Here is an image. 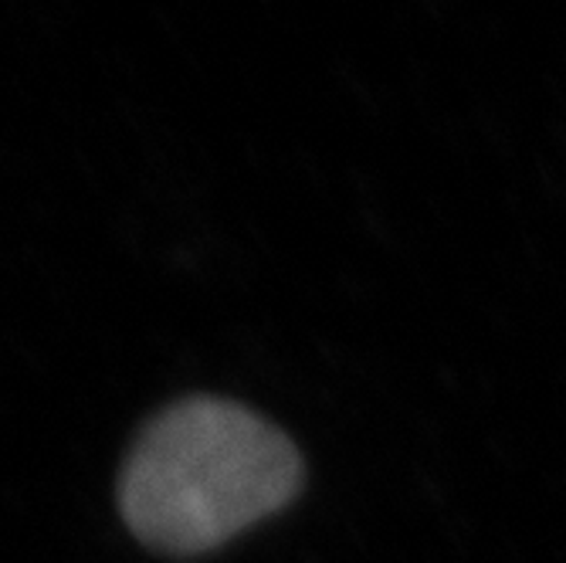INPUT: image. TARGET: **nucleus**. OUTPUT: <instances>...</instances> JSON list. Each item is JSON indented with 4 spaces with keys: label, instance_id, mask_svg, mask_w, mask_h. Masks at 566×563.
<instances>
[{
    "label": "nucleus",
    "instance_id": "obj_1",
    "mask_svg": "<svg viewBox=\"0 0 566 563\" xmlns=\"http://www.w3.org/2000/svg\"><path fill=\"white\" fill-rule=\"evenodd\" d=\"M302 489L295 445L221 397H187L153 418L119 476V509L139 543L170 556L224 546Z\"/></svg>",
    "mask_w": 566,
    "mask_h": 563
}]
</instances>
